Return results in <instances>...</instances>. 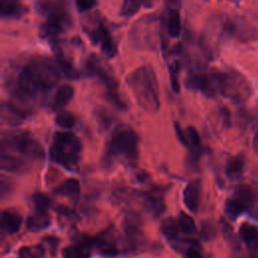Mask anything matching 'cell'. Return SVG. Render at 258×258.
<instances>
[{
  "label": "cell",
  "instance_id": "obj_27",
  "mask_svg": "<svg viewBox=\"0 0 258 258\" xmlns=\"http://www.w3.org/2000/svg\"><path fill=\"white\" fill-rule=\"evenodd\" d=\"M245 158L243 155H236L231 157L226 164V173L230 178L238 177L244 170Z\"/></svg>",
  "mask_w": 258,
  "mask_h": 258
},
{
  "label": "cell",
  "instance_id": "obj_29",
  "mask_svg": "<svg viewBox=\"0 0 258 258\" xmlns=\"http://www.w3.org/2000/svg\"><path fill=\"white\" fill-rule=\"evenodd\" d=\"M44 255L45 249L40 244L22 246L18 250L19 258H43Z\"/></svg>",
  "mask_w": 258,
  "mask_h": 258
},
{
  "label": "cell",
  "instance_id": "obj_19",
  "mask_svg": "<svg viewBox=\"0 0 258 258\" xmlns=\"http://www.w3.org/2000/svg\"><path fill=\"white\" fill-rule=\"evenodd\" d=\"M1 116L7 123L18 124L25 119L27 113L24 109L12 102H3L1 106Z\"/></svg>",
  "mask_w": 258,
  "mask_h": 258
},
{
  "label": "cell",
  "instance_id": "obj_37",
  "mask_svg": "<svg viewBox=\"0 0 258 258\" xmlns=\"http://www.w3.org/2000/svg\"><path fill=\"white\" fill-rule=\"evenodd\" d=\"M170 83H171V88L175 93H178L180 91V86L178 82V63L176 62L174 66H170Z\"/></svg>",
  "mask_w": 258,
  "mask_h": 258
},
{
  "label": "cell",
  "instance_id": "obj_45",
  "mask_svg": "<svg viewBox=\"0 0 258 258\" xmlns=\"http://www.w3.org/2000/svg\"><path fill=\"white\" fill-rule=\"evenodd\" d=\"M256 249H258V243H257V245H256V247H255V250H256Z\"/></svg>",
  "mask_w": 258,
  "mask_h": 258
},
{
  "label": "cell",
  "instance_id": "obj_17",
  "mask_svg": "<svg viewBox=\"0 0 258 258\" xmlns=\"http://www.w3.org/2000/svg\"><path fill=\"white\" fill-rule=\"evenodd\" d=\"M201 192L202 184L199 179L189 181L183 190L184 205L192 213H196L199 210L201 202Z\"/></svg>",
  "mask_w": 258,
  "mask_h": 258
},
{
  "label": "cell",
  "instance_id": "obj_20",
  "mask_svg": "<svg viewBox=\"0 0 258 258\" xmlns=\"http://www.w3.org/2000/svg\"><path fill=\"white\" fill-rule=\"evenodd\" d=\"M54 192L57 196L66 197V198L76 202L80 198L81 184H80L79 180L76 178H68L55 187Z\"/></svg>",
  "mask_w": 258,
  "mask_h": 258
},
{
  "label": "cell",
  "instance_id": "obj_44",
  "mask_svg": "<svg viewBox=\"0 0 258 258\" xmlns=\"http://www.w3.org/2000/svg\"><path fill=\"white\" fill-rule=\"evenodd\" d=\"M242 258H258V254H257V251L252 249L250 250V252H248L247 254H245Z\"/></svg>",
  "mask_w": 258,
  "mask_h": 258
},
{
  "label": "cell",
  "instance_id": "obj_4",
  "mask_svg": "<svg viewBox=\"0 0 258 258\" xmlns=\"http://www.w3.org/2000/svg\"><path fill=\"white\" fill-rule=\"evenodd\" d=\"M212 74L215 78L218 91L234 103H244L252 96V87L250 82L241 73L230 70L220 72L213 70Z\"/></svg>",
  "mask_w": 258,
  "mask_h": 258
},
{
  "label": "cell",
  "instance_id": "obj_46",
  "mask_svg": "<svg viewBox=\"0 0 258 258\" xmlns=\"http://www.w3.org/2000/svg\"><path fill=\"white\" fill-rule=\"evenodd\" d=\"M12 1H17V0H12Z\"/></svg>",
  "mask_w": 258,
  "mask_h": 258
},
{
  "label": "cell",
  "instance_id": "obj_2",
  "mask_svg": "<svg viewBox=\"0 0 258 258\" xmlns=\"http://www.w3.org/2000/svg\"><path fill=\"white\" fill-rule=\"evenodd\" d=\"M126 83L138 105L146 112L155 113L160 107L159 87L154 70L142 66L126 77Z\"/></svg>",
  "mask_w": 258,
  "mask_h": 258
},
{
  "label": "cell",
  "instance_id": "obj_3",
  "mask_svg": "<svg viewBox=\"0 0 258 258\" xmlns=\"http://www.w3.org/2000/svg\"><path fill=\"white\" fill-rule=\"evenodd\" d=\"M49 154L52 161L73 170L81 160V140L72 132L57 131L52 137Z\"/></svg>",
  "mask_w": 258,
  "mask_h": 258
},
{
  "label": "cell",
  "instance_id": "obj_18",
  "mask_svg": "<svg viewBox=\"0 0 258 258\" xmlns=\"http://www.w3.org/2000/svg\"><path fill=\"white\" fill-rule=\"evenodd\" d=\"M50 224V216L48 210L34 208L33 213H31L26 219V228L32 232H38L47 228Z\"/></svg>",
  "mask_w": 258,
  "mask_h": 258
},
{
  "label": "cell",
  "instance_id": "obj_6",
  "mask_svg": "<svg viewBox=\"0 0 258 258\" xmlns=\"http://www.w3.org/2000/svg\"><path fill=\"white\" fill-rule=\"evenodd\" d=\"M1 151H14L31 159H41L44 157L43 147L28 132H9L3 135Z\"/></svg>",
  "mask_w": 258,
  "mask_h": 258
},
{
  "label": "cell",
  "instance_id": "obj_43",
  "mask_svg": "<svg viewBox=\"0 0 258 258\" xmlns=\"http://www.w3.org/2000/svg\"><path fill=\"white\" fill-rule=\"evenodd\" d=\"M252 145H253V150L258 154V130L256 131V133H255V135L253 137Z\"/></svg>",
  "mask_w": 258,
  "mask_h": 258
},
{
  "label": "cell",
  "instance_id": "obj_35",
  "mask_svg": "<svg viewBox=\"0 0 258 258\" xmlns=\"http://www.w3.org/2000/svg\"><path fill=\"white\" fill-rule=\"evenodd\" d=\"M33 203H34V208L48 210L50 208L52 202L48 196H46L42 192H37L33 197Z\"/></svg>",
  "mask_w": 258,
  "mask_h": 258
},
{
  "label": "cell",
  "instance_id": "obj_5",
  "mask_svg": "<svg viewBox=\"0 0 258 258\" xmlns=\"http://www.w3.org/2000/svg\"><path fill=\"white\" fill-rule=\"evenodd\" d=\"M138 135L128 127H119L112 134L107 145L106 158L110 161L121 158L133 162L138 158Z\"/></svg>",
  "mask_w": 258,
  "mask_h": 258
},
{
  "label": "cell",
  "instance_id": "obj_33",
  "mask_svg": "<svg viewBox=\"0 0 258 258\" xmlns=\"http://www.w3.org/2000/svg\"><path fill=\"white\" fill-rule=\"evenodd\" d=\"M246 209L234 198L229 199L226 203V207H225V211L227 213V215L231 218V219H236L238 216H240Z\"/></svg>",
  "mask_w": 258,
  "mask_h": 258
},
{
  "label": "cell",
  "instance_id": "obj_22",
  "mask_svg": "<svg viewBox=\"0 0 258 258\" xmlns=\"http://www.w3.org/2000/svg\"><path fill=\"white\" fill-rule=\"evenodd\" d=\"M234 199H236L247 210L254 205L256 201V192L251 185L242 183L237 187Z\"/></svg>",
  "mask_w": 258,
  "mask_h": 258
},
{
  "label": "cell",
  "instance_id": "obj_12",
  "mask_svg": "<svg viewBox=\"0 0 258 258\" xmlns=\"http://www.w3.org/2000/svg\"><path fill=\"white\" fill-rule=\"evenodd\" d=\"M164 189L161 186H154L141 192V203L145 210L152 216H159L164 211Z\"/></svg>",
  "mask_w": 258,
  "mask_h": 258
},
{
  "label": "cell",
  "instance_id": "obj_34",
  "mask_svg": "<svg viewBox=\"0 0 258 258\" xmlns=\"http://www.w3.org/2000/svg\"><path fill=\"white\" fill-rule=\"evenodd\" d=\"M55 123L63 128H72L76 124V117L70 112H60L55 117Z\"/></svg>",
  "mask_w": 258,
  "mask_h": 258
},
{
  "label": "cell",
  "instance_id": "obj_32",
  "mask_svg": "<svg viewBox=\"0 0 258 258\" xmlns=\"http://www.w3.org/2000/svg\"><path fill=\"white\" fill-rule=\"evenodd\" d=\"M141 5L142 0H124L120 13L124 17H131L137 13Z\"/></svg>",
  "mask_w": 258,
  "mask_h": 258
},
{
  "label": "cell",
  "instance_id": "obj_14",
  "mask_svg": "<svg viewBox=\"0 0 258 258\" xmlns=\"http://www.w3.org/2000/svg\"><path fill=\"white\" fill-rule=\"evenodd\" d=\"M86 68L91 74L96 75L104 83V85H106L107 91H117L118 89L117 81L111 74H109L102 67V64L100 63V59L96 55L92 54L91 56L88 57L86 61Z\"/></svg>",
  "mask_w": 258,
  "mask_h": 258
},
{
  "label": "cell",
  "instance_id": "obj_24",
  "mask_svg": "<svg viewBox=\"0 0 258 258\" xmlns=\"http://www.w3.org/2000/svg\"><path fill=\"white\" fill-rule=\"evenodd\" d=\"M239 234L242 240L252 249L255 250V247L258 243V227L251 223H243L240 226Z\"/></svg>",
  "mask_w": 258,
  "mask_h": 258
},
{
  "label": "cell",
  "instance_id": "obj_30",
  "mask_svg": "<svg viewBox=\"0 0 258 258\" xmlns=\"http://www.w3.org/2000/svg\"><path fill=\"white\" fill-rule=\"evenodd\" d=\"M56 60L58 68L62 72L64 77L71 80H78L80 78L79 71L74 67V64L70 60L64 58L62 55H58Z\"/></svg>",
  "mask_w": 258,
  "mask_h": 258
},
{
  "label": "cell",
  "instance_id": "obj_21",
  "mask_svg": "<svg viewBox=\"0 0 258 258\" xmlns=\"http://www.w3.org/2000/svg\"><path fill=\"white\" fill-rule=\"evenodd\" d=\"M0 164H1L2 170L11 171V172L23 171L26 168V163L23 159L4 151H1Z\"/></svg>",
  "mask_w": 258,
  "mask_h": 258
},
{
  "label": "cell",
  "instance_id": "obj_9",
  "mask_svg": "<svg viewBox=\"0 0 258 258\" xmlns=\"http://www.w3.org/2000/svg\"><path fill=\"white\" fill-rule=\"evenodd\" d=\"M157 19L153 16L142 17L138 22L134 24L130 32V37L136 46L154 45L155 37L157 35Z\"/></svg>",
  "mask_w": 258,
  "mask_h": 258
},
{
  "label": "cell",
  "instance_id": "obj_40",
  "mask_svg": "<svg viewBox=\"0 0 258 258\" xmlns=\"http://www.w3.org/2000/svg\"><path fill=\"white\" fill-rule=\"evenodd\" d=\"M78 10L81 12L88 11L94 8L97 4V0H76Z\"/></svg>",
  "mask_w": 258,
  "mask_h": 258
},
{
  "label": "cell",
  "instance_id": "obj_25",
  "mask_svg": "<svg viewBox=\"0 0 258 258\" xmlns=\"http://www.w3.org/2000/svg\"><path fill=\"white\" fill-rule=\"evenodd\" d=\"M1 15L4 17H20L25 13L26 9L17 1L12 0H1L0 5Z\"/></svg>",
  "mask_w": 258,
  "mask_h": 258
},
{
  "label": "cell",
  "instance_id": "obj_39",
  "mask_svg": "<svg viewBox=\"0 0 258 258\" xmlns=\"http://www.w3.org/2000/svg\"><path fill=\"white\" fill-rule=\"evenodd\" d=\"M97 119H98V122H99L100 126H102L105 129H107L110 126L111 122H112L111 115L106 110H102V109L98 110Z\"/></svg>",
  "mask_w": 258,
  "mask_h": 258
},
{
  "label": "cell",
  "instance_id": "obj_38",
  "mask_svg": "<svg viewBox=\"0 0 258 258\" xmlns=\"http://www.w3.org/2000/svg\"><path fill=\"white\" fill-rule=\"evenodd\" d=\"M186 258H204L200 246L197 243H190L185 249Z\"/></svg>",
  "mask_w": 258,
  "mask_h": 258
},
{
  "label": "cell",
  "instance_id": "obj_8",
  "mask_svg": "<svg viewBox=\"0 0 258 258\" xmlns=\"http://www.w3.org/2000/svg\"><path fill=\"white\" fill-rule=\"evenodd\" d=\"M142 219L138 213L129 212L123 221V229L125 233V242L127 250L139 249L145 241L144 233L142 230Z\"/></svg>",
  "mask_w": 258,
  "mask_h": 258
},
{
  "label": "cell",
  "instance_id": "obj_1",
  "mask_svg": "<svg viewBox=\"0 0 258 258\" xmlns=\"http://www.w3.org/2000/svg\"><path fill=\"white\" fill-rule=\"evenodd\" d=\"M60 80V72L49 58L36 56L23 67L17 78V97L25 99L53 88Z\"/></svg>",
  "mask_w": 258,
  "mask_h": 258
},
{
  "label": "cell",
  "instance_id": "obj_31",
  "mask_svg": "<svg viewBox=\"0 0 258 258\" xmlns=\"http://www.w3.org/2000/svg\"><path fill=\"white\" fill-rule=\"evenodd\" d=\"M177 224L180 230V233L185 235H192L196 232V224L190 216L185 213H180L177 217Z\"/></svg>",
  "mask_w": 258,
  "mask_h": 258
},
{
  "label": "cell",
  "instance_id": "obj_10",
  "mask_svg": "<svg viewBox=\"0 0 258 258\" xmlns=\"http://www.w3.org/2000/svg\"><path fill=\"white\" fill-rule=\"evenodd\" d=\"M88 33L94 43L101 44V48L106 55H108L109 57H113L116 55L117 46L111 36L108 27L104 23L98 22V24Z\"/></svg>",
  "mask_w": 258,
  "mask_h": 258
},
{
  "label": "cell",
  "instance_id": "obj_15",
  "mask_svg": "<svg viewBox=\"0 0 258 258\" xmlns=\"http://www.w3.org/2000/svg\"><path fill=\"white\" fill-rule=\"evenodd\" d=\"M175 131L177 138L180 140V142L188 147L192 153V156H198L202 151V145H201V137L195 127L188 126L184 131L180 128L179 124L175 122Z\"/></svg>",
  "mask_w": 258,
  "mask_h": 258
},
{
  "label": "cell",
  "instance_id": "obj_16",
  "mask_svg": "<svg viewBox=\"0 0 258 258\" xmlns=\"http://www.w3.org/2000/svg\"><path fill=\"white\" fill-rule=\"evenodd\" d=\"M21 225H22V217L17 211L7 209L1 212L0 226H1L2 234H7V235L15 234L16 232L19 231Z\"/></svg>",
  "mask_w": 258,
  "mask_h": 258
},
{
  "label": "cell",
  "instance_id": "obj_36",
  "mask_svg": "<svg viewBox=\"0 0 258 258\" xmlns=\"http://www.w3.org/2000/svg\"><path fill=\"white\" fill-rule=\"evenodd\" d=\"M106 98L107 100L116 108L120 109V110H126L127 105L124 103V101L120 98V96L118 95L117 91H107L106 94Z\"/></svg>",
  "mask_w": 258,
  "mask_h": 258
},
{
  "label": "cell",
  "instance_id": "obj_26",
  "mask_svg": "<svg viewBox=\"0 0 258 258\" xmlns=\"http://www.w3.org/2000/svg\"><path fill=\"white\" fill-rule=\"evenodd\" d=\"M74 97V88L70 85L60 86L54 95L53 98V107L55 109H59L66 106L71 99Z\"/></svg>",
  "mask_w": 258,
  "mask_h": 258
},
{
  "label": "cell",
  "instance_id": "obj_11",
  "mask_svg": "<svg viewBox=\"0 0 258 258\" xmlns=\"http://www.w3.org/2000/svg\"><path fill=\"white\" fill-rule=\"evenodd\" d=\"M93 247H95L94 238L80 235L62 250V256L63 258H89Z\"/></svg>",
  "mask_w": 258,
  "mask_h": 258
},
{
  "label": "cell",
  "instance_id": "obj_23",
  "mask_svg": "<svg viewBox=\"0 0 258 258\" xmlns=\"http://www.w3.org/2000/svg\"><path fill=\"white\" fill-rule=\"evenodd\" d=\"M160 230L162 235L164 236V238L171 243H176L178 244V235L180 233L178 224H177V220L173 219V218H166L165 220L162 221L161 226H160Z\"/></svg>",
  "mask_w": 258,
  "mask_h": 258
},
{
  "label": "cell",
  "instance_id": "obj_41",
  "mask_svg": "<svg viewBox=\"0 0 258 258\" xmlns=\"http://www.w3.org/2000/svg\"><path fill=\"white\" fill-rule=\"evenodd\" d=\"M13 188V184L9 181V179L5 178V176L1 177V197L4 199L6 196H8Z\"/></svg>",
  "mask_w": 258,
  "mask_h": 258
},
{
  "label": "cell",
  "instance_id": "obj_7",
  "mask_svg": "<svg viewBox=\"0 0 258 258\" xmlns=\"http://www.w3.org/2000/svg\"><path fill=\"white\" fill-rule=\"evenodd\" d=\"M98 252L106 257H115L127 250L125 238L122 237L115 227H109L94 238Z\"/></svg>",
  "mask_w": 258,
  "mask_h": 258
},
{
  "label": "cell",
  "instance_id": "obj_13",
  "mask_svg": "<svg viewBox=\"0 0 258 258\" xmlns=\"http://www.w3.org/2000/svg\"><path fill=\"white\" fill-rule=\"evenodd\" d=\"M185 84L189 89L201 91L209 97H214L218 91L212 72L210 74L195 73L188 77Z\"/></svg>",
  "mask_w": 258,
  "mask_h": 258
},
{
  "label": "cell",
  "instance_id": "obj_28",
  "mask_svg": "<svg viewBox=\"0 0 258 258\" xmlns=\"http://www.w3.org/2000/svg\"><path fill=\"white\" fill-rule=\"evenodd\" d=\"M167 31L171 37H177L181 30L180 15L177 9H170L167 17Z\"/></svg>",
  "mask_w": 258,
  "mask_h": 258
},
{
  "label": "cell",
  "instance_id": "obj_42",
  "mask_svg": "<svg viewBox=\"0 0 258 258\" xmlns=\"http://www.w3.org/2000/svg\"><path fill=\"white\" fill-rule=\"evenodd\" d=\"M159 0H142V4L146 8H152Z\"/></svg>",
  "mask_w": 258,
  "mask_h": 258
}]
</instances>
